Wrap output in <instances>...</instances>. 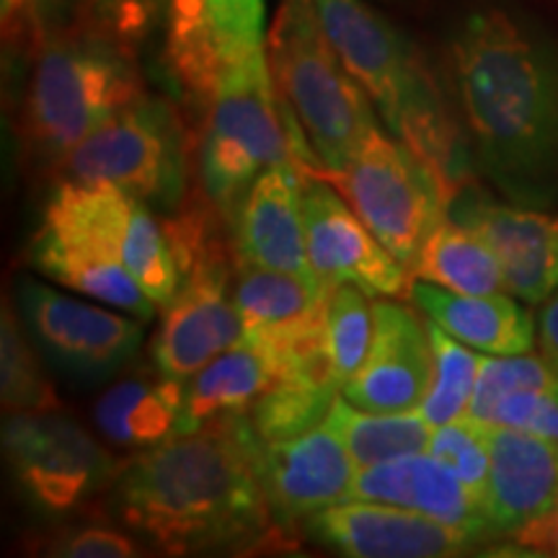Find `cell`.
<instances>
[{
	"label": "cell",
	"instance_id": "30bf717a",
	"mask_svg": "<svg viewBox=\"0 0 558 558\" xmlns=\"http://www.w3.org/2000/svg\"><path fill=\"white\" fill-rule=\"evenodd\" d=\"M3 452L21 499L45 518L73 512L122 471L99 439L54 409L5 418Z\"/></svg>",
	"mask_w": 558,
	"mask_h": 558
},
{
	"label": "cell",
	"instance_id": "6da1fadb",
	"mask_svg": "<svg viewBox=\"0 0 558 558\" xmlns=\"http://www.w3.org/2000/svg\"><path fill=\"white\" fill-rule=\"evenodd\" d=\"M248 414L140 450L109 486V509L158 554H243L277 541Z\"/></svg>",
	"mask_w": 558,
	"mask_h": 558
},
{
	"label": "cell",
	"instance_id": "44dd1931",
	"mask_svg": "<svg viewBox=\"0 0 558 558\" xmlns=\"http://www.w3.org/2000/svg\"><path fill=\"white\" fill-rule=\"evenodd\" d=\"M352 499L383 501V505L429 514L452 527L469 530L484 541L494 535L488 525L486 499L429 452L357 469Z\"/></svg>",
	"mask_w": 558,
	"mask_h": 558
},
{
	"label": "cell",
	"instance_id": "7a4b0ae2",
	"mask_svg": "<svg viewBox=\"0 0 558 558\" xmlns=\"http://www.w3.org/2000/svg\"><path fill=\"white\" fill-rule=\"evenodd\" d=\"M452 78L473 158L522 207H558V45L501 9L463 19Z\"/></svg>",
	"mask_w": 558,
	"mask_h": 558
},
{
	"label": "cell",
	"instance_id": "d590c367",
	"mask_svg": "<svg viewBox=\"0 0 558 558\" xmlns=\"http://www.w3.org/2000/svg\"><path fill=\"white\" fill-rule=\"evenodd\" d=\"M47 554L65 558H130L137 556V543L122 530L109 525H83L65 530L47 546Z\"/></svg>",
	"mask_w": 558,
	"mask_h": 558
},
{
	"label": "cell",
	"instance_id": "ba28073f",
	"mask_svg": "<svg viewBox=\"0 0 558 558\" xmlns=\"http://www.w3.org/2000/svg\"><path fill=\"white\" fill-rule=\"evenodd\" d=\"M186 153L177 109L143 96L75 145L58 169L65 179L111 184L160 213H177L186 192Z\"/></svg>",
	"mask_w": 558,
	"mask_h": 558
},
{
	"label": "cell",
	"instance_id": "52a82bcc",
	"mask_svg": "<svg viewBox=\"0 0 558 558\" xmlns=\"http://www.w3.org/2000/svg\"><path fill=\"white\" fill-rule=\"evenodd\" d=\"M132 194L111 184L62 179L47 199L32 239L39 275L130 316L150 320L158 305L145 298L122 262V233Z\"/></svg>",
	"mask_w": 558,
	"mask_h": 558
},
{
	"label": "cell",
	"instance_id": "f1b7e54d",
	"mask_svg": "<svg viewBox=\"0 0 558 558\" xmlns=\"http://www.w3.org/2000/svg\"><path fill=\"white\" fill-rule=\"evenodd\" d=\"M122 262L150 303L166 308L179 292L181 269L163 222L153 218V207L132 197L122 233Z\"/></svg>",
	"mask_w": 558,
	"mask_h": 558
},
{
	"label": "cell",
	"instance_id": "cb8c5ba5",
	"mask_svg": "<svg viewBox=\"0 0 558 558\" xmlns=\"http://www.w3.org/2000/svg\"><path fill=\"white\" fill-rule=\"evenodd\" d=\"M184 393L186 383L166 378L160 373L158 378L132 375V378L114 383L96 401V429L117 448H156V445L179 435Z\"/></svg>",
	"mask_w": 558,
	"mask_h": 558
},
{
	"label": "cell",
	"instance_id": "3957f363",
	"mask_svg": "<svg viewBox=\"0 0 558 558\" xmlns=\"http://www.w3.org/2000/svg\"><path fill=\"white\" fill-rule=\"evenodd\" d=\"M326 37L386 122L390 135L427 160L448 197L471 184V143L460 135L422 54L362 0H313Z\"/></svg>",
	"mask_w": 558,
	"mask_h": 558
},
{
	"label": "cell",
	"instance_id": "e575fe53",
	"mask_svg": "<svg viewBox=\"0 0 558 558\" xmlns=\"http://www.w3.org/2000/svg\"><path fill=\"white\" fill-rule=\"evenodd\" d=\"M205 9L226 62L264 47V0H205Z\"/></svg>",
	"mask_w": 558,
	"mask_h": 558
},
{
	"label": "cell",
	"instance_id": "60d3db41",
	"mask_svg": "<svg viewBox=\"0 0 558 558\" xmlns=\"http://www.w3.org/2000/svg\"><path fill=\"white\" fill-rule=\"evenodd\" d=\"M171 3V0H150V5H153V9H156L158 13H163V9H166V5H169Z\"/></svg>",
	"mask_w": 558,
	"mask_h": 558
},
{
	"label": "cell",
	"instance_id": "5bb4252c",
	"mask_svg": "<svg viewBox=\"0 0 558 558\" xmlns=\"http://www.w3.org/2000/svg\"><path fill=\"white\" fill-rule=\"evenodd\" d=\"M303 530L318 546L352 558L463 556L484 543L429 514L367 499L339 501L305 520Z\"/></svg>",
	"mask_w": 558,
	"mask_h": 558
},
{
	"label": "cell",
	"instance_id": "2e32d148",
	"mask_svg": "<svg viewBox=\"0 0 558 558\" xmlns=\"http://www.w3.org/2000/svg\"><path fill=\"white\" fill-rule=\"evenodd\" d=\"M256 469L271 514L282 530L352 499L357 476V465L329 416L298 437L275 442L262 439Z\"/></svg>",
	"mask_w": 558,
	"mask_h": 558
},
{
	"label": "cell",
	"instance_id": "277c9868",
	"mask_svg": "<svg viewBox=\"0 0 558 558\" xmlns=\"http://www.w3.org/2000/svg\"><path fill=\"white\" fill-rule=\"evenodd\" d=\"M128 47L99 26L45 34L21 107V143L32 158L60 166L75 145L143 99Z\"/></svg>",
	"mask_w": 558,
	"mask_h": 558
},
{
	"label": "cell",
	"instance_id": "8992f818",
	"mask_svg": "<svg viewBox=\"0 0 558 558\" xmlns=\"http://www.w3.org/2000/svg\"><path fill=\"white\" fill-rule=\"evenodd\" d=\"M269 68L305 132L318 171L339 173L380 130L375 104L326 37L313 0H282L269 34Z\"/></svg>",
	"mask_w": 558,
	"mask_h": 558
},
{
	"label": "cell",
	"instance_id": "ffe728a7",
	"mask_svg": "<svg viewBox=\"0 0 558 558\" xmlns=\"http://www.w3.org/2000/svg\"><path fill=\"white\" fill-rule=\"evenodd\" d=\"M486 514L494 535H518L558 512V442L512 427H488Z\"/></svg>",
	"mask_w": 558,
	"mask_h": 558
},
{
	"label": "cell",
	"instance_id": "e0dca14e",
	"mask_svg": "<svg viewBox=\"0 0 558 558\" xmlns=\"http://www.w3.org/2000/svg\"><path fill=\"white\" fill-rule=\"evenodd\" d=\"M373 341L341 396L367 411H416L435 365L427 324L393 300L373 303Z\"/></svg>",
	"mask_w": 558,
	"mask_h": 558
},
{
	"label": "cell",
	"instance_id": "836d02e7",
	"mask_svg": "<svg viewBox=\"0 0 558 558\" xmlns=\"http://www.w3.org/2000/svg\"><path fill=\"white\" fill-rule=\"evenodd\" d=\"M488 427H512L558 442V383L507 393L488 416Z\"/></svg>",
	"mask_w": 558,
	"mask_h": 558
},
{
	"label": "cell",
	"instance_id": "7402d4cb",
	"mask_svg": "<svg viewBox=\"0 0 558 558\" xmlns=\"http://www.w3.org/2000/svg\"><path fill=\"white\" fill-rule=\"evenodd\" d=\"M279 365L282 362L275 349L243 333L239 344L220 352L186 380L179 435H190L218 418L251 414L264 390L275 383Z\"/></svg>",
	"mask_w": 558,
	"mask_h": 558
},
{
	"label": "cell",
	"instance_id": "74e56055",
	"mask_svg": "<svg viewBox=\"0 0 558 558\" xmlns=\"http://www.w3.org/2000/svg\"><path fill=\"white\" fill-rule=\"evenodd\" d=\"M41 3L45 0H0V11H3V37L13 45L37 47L45 39V24H41Z\"/></svg>",
	"mask_w": 558,
	"mask_h": 558
},
{
	"label": "cell",
	"instance_id": "4dcf8cb0",
	"mask_svg": "<svg viewBox=\"0 0 558 558\" xmlns=\"http://www.w3.org/2000/svg\"><path fill=\"white\" fill-rule=\"evenodd\" d=\"M354 284H337L329 290L324 311V349L333 378L341 388L352 380L362 360H365L369 341H373V303Z\"/></svg>",
	"mask_w": 558,
	"mask_h": 558
},
{
	"label": "cell",
	"instance_id": "4316f807",
	"mask_svg": "<svg viewBox=\"0 0 558 558\" xmlns=\"http://www.w3.org/2000/svg\"><path fill=\"white\" fill-rule=\"evenodd\" d=\"M329 422L344 439L357 469L427 452L435 432L418 411H367L352 407L344 396L333 401Z\"/></svg>",
	"mask_w": 558,
	"mask_h": 558
},
{
	"label": "cell",
	"instance_id": "5b68a950",
	"mask_svg": "<svg viewBox=\"0 0 558 558\" xmlns=\"http://www.w3.org/2000/svg\"><path fill=\"white\" fill-rule=\"evenodd\" d=\"M298 150L313 156L298 117L279 96L264 47L228 60L202 137L199 171L209 205L233 222L254 181L271 166L298 163Z\"/></svg>",
	"mask_w": 558,
	"mask_h": 558
},
{
	"label": "cell",
	"instance_id": "7c38bea8",
	"mask_svg": "<svg viewBox=\"0 0 558 558\" xmlns=\"http://www.w3.org/2000/svg\"><path fill=\"white\" fill-rule=\"evenodd\" d=\"M230 262L222 241L213 243L181 269V284L163 308L153 339V360L160 375L186 383L209 360L218 357L246 333L235 292H230Z\"/></svg>",
	"mask_w": 558,
	"mask_h": 558
},
{
	"label": "cell",
	"instance_id": "ac0fdd59",
	"mask_svg": "<svg viewBox=\"0 0 558 558\" xmlns=\"http://www.w3.org/2000/svg\"><path fill=\"white\" fill-rule=\"evenodd\" d=\"M303 166H271L254 181L233 218L235 259L264 269L292 271L324 284L311 267L303 218Z\"/></svg>",
	"mask_w": 558,
	"mask_h": 558
},
{
	"label": "cell",
	"instance_id": "ab89813d",
	"mask_svg": "<svg viewBox=\"0 0 558 558\" xmlns=\"http://www.w3.org/2000/svg\"><path fill=\"white\" fill-rule=\"evenodd\" d=\"M522 546H530V548H546L548 554L558 556V512L548 514V518H543L535 522V525H530L522 530V533L514 535Z\"/></svg>",
	"mask_w": 558,
	"mask_h": 558
},
{
	"label": "cell",
	"instance_id": "d4e9b609",
	"mask_svg": "<svg viewBox=\"0 0 558 558\" xmlns=\"http://www.w3.org/2000/svg\"><path fill=\"white\" fill-rule=\"evenodd\" d=\"M341 396L326 354L288 362L251 409V424L264 442L298 437L326 422Z\"/></svg>",
	"mask_w": 558,
	"mask_h": 558
},
{
	"label": "cell",
	"instance_id": "9c48e42d",
	"mask_svg": "<svg viewBox=\"0 0 558 558\" xmlns=\"http://www.w3.org/2000/svg\"><path fill=\"white\" fill-rule=\"evenodd\" d=\"M326 179L414 277L424 243L448 215V192L427 160L399 137L375 130L347 169Z\"/></svg>",
	"mask_w": 558,
	"mask_h": 558
},
{
	"label": "cell",
	"instance_id": "9a60e30c",
	"mask_svg": "<svg viewBox=\"0 0 558 558\" xmlns=\"http://www.w3.org/2000/svg\"><path fill=\"white\" fill-rule=\"evenodd\" d=\"M448 218L476 230L497 254L505 290L525 303H546L558 290V215L497 205L473 184L448 197Z\"/></svg>",
	"mask_w": 558,
	"mask_h": 558
},
{
	"label": "cell",
	"instance_id": "8d00e7d4",
	"mask_svg": "<svg viewBox=\"0 0 558 558\" xmlns=\"http://www.w3.org/2000/svg\"><path fill=\"white\" fill-rule=\"evenodd\" d=\"M88 5L94 13V24L109 37L122 41L128 50L153 29L160 16L150 0H88Z\"/></svg>",
	"mask_w": 558,
	"mask_h": 558
},
{
	"label": "cell",
	"instance_id": "484cf974",
	"mask_svg": "<svg viewBox=\"0 0 558 558\" xmlns=\"http://www.w3.org/2000/svg\"><path fill=\"white\" fill-rule=\"evenodd\" d=\"M414 279L463 295H492L505 290V275L492 246L476 230L450 220L448 215L424 243L414 267Z\"/></svg>",
	"mask_w": 558,
	"mask_h": 558
},
{
	"label": "cell",
	"instance_id": "8fae6325",
	"mask_svg": "<svg viewBox=\"0 0 558 558\" xmlns=\"http://www.w3.org/2000/svg\"><path fill=\"white\" fill-rule=\"evenodd\" d=\"M19 311L39 352L73 380L111 378L143 344L140 318L83 303L37 279L19 284Z\"/></svg>",
	"mask_w": 558,
	"mask_h": 558
},
{
	"label": "cell",
	"instance_id": "603a6c76",
	"mask_svg": "<svg viewBox=\"0 0 558 558\" xmlns=\"http://www.w3.org/2000/svg\"><path fill=\"white\" fill-rule=\"evenodd\" d=\"M411 300L452 339L486 354H525L535 344V320L505 292L463 295L416 279Z\"/></svg>",
	"mask_w": 558,
	"mask_h": 558
},
{
	"label": "cell",
	"instance_id": "d6986e66",
	"mask_svg": "<svg viewBox=\"0 0 558 558\" xmlns=\"http://www.w3.org/2000/svg\"><path fill=\"white\" fill-rule=\"evenodd\" d=\"M233 269L235 305L246 326V337L269 344L282 365L298 354L324 349V311L329 298L326 284L239 259Z\"/></svg>",
	"mask_w": 558,
	"mask_h": 558
},
{
	"label": "cell",
	"instance_id": "f546056e",
	"mask_svg": "<svg viewBox=\"0 0 558 558\" xmlns=\"http://www.w3.org/2000/svg\"><path fill=\"white\" fill-rule=\"evenodd\" d=\"M427 329L435 365H432L427 396L416 411L427 418L432 427H439V424L456 422V418L469 414L481 357L471 347L452 339L448 331H442L432 320H427Z\"/></svg>",
	"mask_w": 558,
	"mask_h": 558
},
{
	"label": "cell",
	"instance_id": "4fadbf2b",
	"mask_svg": "<svg viewBox=\"0 0 558 558\" xmlns=\"http://www.w3.org/2000/svg\"><path fill=\"white\" fill-rule=\"evenodd\" d=\"M303 218L311 267L326 288L354 284L369 298H399L411 290V271L320 173H305Z\"/></svg>",
	"mask_w": 558,
	"mask_h": 558
},
{
	"label": "cell",
	"instance_id": "f35d334b",
	"mask_svg": "<svg viewBox=\"0 0 558 558\" xmlns=\"http://www.w3.org/2000/svg\"><path fill=\"white\" fill-rule=\"evenodd\" d=\"M538 341L541 354L546 357L558 373V290L546 300L538 316Z\"/></svg>",
	"mask_w": 558,
	"mask_h": 558
},
{
	"label": "cell",
	"instance_id": "83f0119b",
	"mask_svg": "<svg viewBox=\"0 0 558 558\" xmlns=\"http://www.w3.org/2000/svg\"><path fill=\"white\" fill-rule=\"evenodd\" d=\"M169 68L181 94L207 114L226 58L209 26L205 0H171Z\"/></svg>",
	"mask_w": 558,
	"mask_h": 558
},
{
	"label": "cell",
	"instance_id": "1f68e13d",
	"mask_svg": "<svg viewBox=\"0 0 558 558\" xmlns=\"http://www.w3.org/2000/svg\"><path fill=\"white\" fill-rule=\"evenodd\" d=\"M0 399L11 414L52 411L58 407V396L9 303L3 305V324H0Z\"/></svg>",
	"mask_w": 558,
	"mask_h": 558
},
{
	"label": "cell",
	"instance_id": "d6a6232c",
	"mask_svg": "<svg viewBox=\"0 0 558 558\" xmlns=\"http://www.w3.org/2000/svg\"><path fill=\"white\" fill-rule=\"evenodd\" d=\"M427 452L442 465H448L458 478H463L473 492H478L486 499L488 463H492L488 424H481L471 416L439 424L432 432Z\"/></svg>",
	"mask_w": 558,
	"mask_h": 558
}]
</instances>
